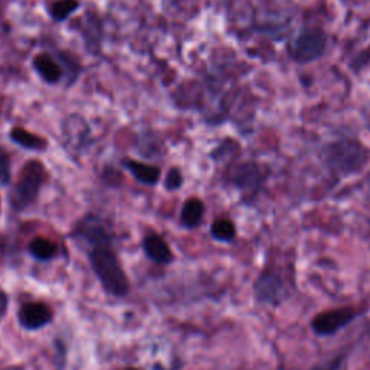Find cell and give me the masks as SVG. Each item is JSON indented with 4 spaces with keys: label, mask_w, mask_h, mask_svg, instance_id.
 <instances>
[{
    "label": "cell",
    "mask_w": 370,
    "mask_h": 370,
    "mask_svg": "<svg viewBox=\"0 0 370 370\" xmlns=\"http://www.w3.org/2000/svg\"><path fill=\"white\" fill-rule=\"evenodd\" d=\"M90 260L94 272L109 293L114 295H125L128 293V278L112 249L108 246H96L90 253Z\"/></svg>",
    "instance_id": "1"
},
{
    "label": "cell",
    "mask_w": 370,
    "mask_h": 370,
    "mask_svg": "<svg viewBox=\"0 0 370 370\" xmlns=\"http://www.w3.org/2000/svg\"><path fill=\"white\" fill-rule=\"evenodd\" d=\"M45 181V168L38 161H29L20 171L19 181L10 193V204L15 210H24L39 195Z\"/></svg>",
    "instance_id": "2"
},
{
    "label": "cell",
    "mask_w": 370,
    "mask_h": 370,
    "mask_svg": "<svg viewBox=\"0 0 370 370\" xmlns=\"http://www.w3.org/2000/svg\"><path fill=\"white\" fill-rule=\"evenodd\" d=\"M332 167L343 174H352L362 170L369 161V152L362 143L346 140L334 143L327 152Z\"/></svg>",
    "instance_id": "3"
},
{
    "label": "cell",
    "mask_w": 370,
    "mask_h": 370,
    "mask_svg": "<svg viewBox=\"0 0 370 370\" xmlns=\"http://www.w3.org/2000/svg\"><path fill=\"white\" fill-rule=\"evenodd\" d=\"M325 50V35L318 29L305 31L294 43L293 57L298 63H311L318 59Z\"/></svg>",
    "instance_id": "4"
},
{
    "label": "cell",
    "mask_w": 370,
    "mask_h": 370,
    "mask_svg": "<svg viewBox=\"0 0 370 370\" xmlns=\"http://www.w3.org/2000/svg\"><path fill=\"white\" fill-rule=\"evenodd\" d=\"M357 314L359 313L353 308H339V310L325 311L313 320L311 327L318 336H332L350 324Z\"/></svg>",
    "instance_id": "5"
},
{
    "label": "cell",
    "mask_w": 370,
    "mask_h": 370,
    "mask_svg": "<svg viewBox=\"0 0 370 370\" xmlns=\"http://www.w3.org/2000/svg\"><path fill=\"white\" fill-rule=\"evenodd\" d=\"M90 129L83 117L71 114L64 123V143L71 154L78 155L89 143Z\"/></svg>",
    "instance_id": "6"
},
{
    "label": "cell",
    "mask_w": 370,
    "mask_h": 370,
    "mask_svg": "<svg viewBox=\"0 0 370 370\" xmlns=\"http://www.w3.org/2000/svg\"><path fill=\"white\" fill-rule=\"evenodd\" d=\"M52 318V313L45 304L32 302L22 306V310L19 313V321L24 327L29 330L44 327Z\"/></svg>",
    "instance_id": "7"
},
{
    "label": "cell",
    "mask_w": 370,
    "mask_h": 370,
    "mask_svg": "<svg viewBox=\"0 0 370 370\" xmlns=\"http://www.w3.org/2000/svg\"><path fill=\"white\" fill-rule=\"evenodd\" d=\"M32 66L38 75L48 84H57L63 78V68L50 54H38L32 61Z\"/></svg>",
    "instance_id": "8"
},
{
    "label": "cell",
    "mask_w": 370,
    "mask_h": 370,
    "mask_svg": "<svg viewBox=\"0 0 370 370\" xmlns=\"http://www.w3.org/2000/svg\"><path fill=\"white\" fill-rule=\"evenodd\" d=\"M77 233L96 246H108L109 235L106 232L105 224H103L101 220L97 217L87 216L78 224Z\"/></svg>",
    "instance_id": "9"
},
{
    "label": "cell",
    "mask_w": 370,
    "mask_h": 370,
    "mask_svg": "<svg viewBox=\"0 0 370 370\" xmlns=\"http://www.w3.org/2000/svg\"><path fill=\"white\" fill-rule=\"evenodd\" d=\"M121 165L136 178V181L145 185H156L161 178V168L156 165H148V163L133 159H125Z\"/></svg>",
    "instance_id": "10"
},
{
    "label": "cell",
    "mask_w": 370,
    "mask_h": 370,
    "mask_svg": "<svg viewBox=\"0 0 370 370\" xmlns=\"http://www.w3.org/2000/svg\"><path fill=\"white\" fill-rule=\"evenodd\" d=\"M255 291L259 301L275 302L281 298V294L283 293V286L275 275L263 274L256 282Z\"/></svg>",
    "instance_id": "11"
},
{
    "label": "cell",
    "mask_w": 370,
    "mask_h": 370,
    "mask_svg": "<svg viewBox=\"0 0 370 370\" xmlns=\"http://www.w3.org/2000/svg\"><path fill=\"white\" fill-rule=\"evenodd\" d=\"M143 249L152 260L158 263H168L172 259L170 246L158 235H151L143 240Z\"/></svg>",
    "instance_id": "12"
},
{
    "label": "cell",
    "mask_w": 370,
    "mask_h": 370,
    "mask_svg": "<svg viewBox=\"0 0 370 370\" xmlns=\"http://www.w3.org/2000/svg\"><path fill=\"white\" fill-rule=\"evenodd\" d=\"M10 139L16 145L22 147L28 151H45L47 149V140L32 132L25 131L24 128H13L10 131Z\"/></svg>",
    "instance_id": "13"
},
{
    "label": "cell",
    "mask_w": 370,
    "mask_h": 370,
    "mask_svg": "<svg viewBox=\"0 0 370 370\" xmlns=\"http://www.w3.org/2000/svg\"><path fill=\"white\" fill-rule=\"evenodd\" d=\"M204 216V204L198 198H188L181 210V223L185 228H197Z\"/></svg>",
    "instance_id": "14"
},
{
    "label": "cell",
    "mask_w": 370,
    "mask_h": 370,
    "mask_svg": "<svg viewBox=\"0 0 370 370\" xmlns=\"http://www.w3.org/2000/svg\"><path fill=\"white\" fill-rule=\"evenodd\" d=\"M29 251L31 253L40 260H48L52 259L57 255V244L45 237H36L29 244Z\"/></svg>",
    "instance_id": "15"
},
{
    "label": "cell",
    "mask_w": 370,
    "mask_h": 370,
    "mask_svg": "<svg viewBox=\"0 0 370 370\" xmlns=\"http://www.w3.org/2000/svg\"><path fill=\"white\" fill-rule=\"evenodd\" d=\"M78 0H57L50 6V15L55 22H63L78 9Z\"/></svg>",
    "instance_id": "16"
},
{
    "label": "cell",
    "mask_w": 370,
    "mask_h": 370,
    "mask_svg": "<svg viewBox=\"0 0 370 370\" xmlns=\"http://www.w3.org/2000/svg\"><path fill=\"white\" fill-rule=\"evenodd\" d=\"M212 236L220 242H230L236 236V228L230 220L219 219L212 225Z\"/></svg>",
    "instance_id": "17"
},
{
    "label": "cell",
    "mask_w": 370,
    "mask_h": 370,
    "mask_svg": "<svg viewBox=\"0 0 370 370\" xmlns=\"http://www.w3.org/2000/svg\"><path fill=\"white\" fill-rule=\"evenodd\" d=\"M258 178H259L258 168L252 165V163H244V165L236 170L233 181L236 182V185H239V187H249V185L255 184Z\"/></svg>",
    "instance_id": "18"
},
{
    "label": "cell",
    "mask_w": 370,
    "mask_h": 370,
    "mask_svg": "<svg viewBox=\"0 0 370 370\" xmlns=\"http://www.w3.org/2000/svg\"><path fill=\"white\" fill-rule=\"evenodd\" d=\"M12 178L10 156L5 148L0 147V188L6 187Z\"/></svg>",
    "instance_id": "19"
},
{
    "label": "cell",
    "mask_w": 370,
    "mask_h": 370,
    "mask_svg": "<svg viewBox=\"0 0 370 370\" xmlns=\"http://www.w3.org/2000/svg\"><path fill=\"white\" fill-rule=\"evenodd\" d=\"M182 184H184V177H182L181 170L177 168V167L171 168L168 171V174H167L165 184H163V185H165V188L168 191H175V190H178V188L182 187Z\"/></svg>",
    "instance_id": "20"
},
{
    "label": "cell",
    "mask_w": 370,
    "mask_h": 370,
    "mask_svg": "<svg viewBox=\"0 0 370 370\" xmlns=\"http://www.w3.org/2000/svg\"><path fill=\"white\" fill-rule=\"evenodd\" d=\"M6 308H8V297L2 290H0V318L5 316Z\"/></svg>",
    "instance_id": "21"
},
{
    "label": "cell",
    "mask_w": 370,
    "mask_h": 370,
    "mask_svg": "<svg viewBox=\"0 0 370 370\" xmlns=\"http://www.w3.org/2000/svg\"><path fill=\"white\" fill-rule=\"evenodd\" d=\"M0 112H2V108H0Z\"/></svg>",
    "instance_id": "22"
}]
</instances>
